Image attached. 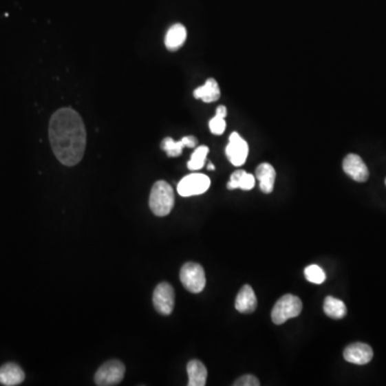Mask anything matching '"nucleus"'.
Wrapping results in <instances>:
<instances>
[{"label": "nucleus", "mask_w": 386, "mask_h": 386, "mask_svg": "<svg viewBox=\"0 0 386 386\" xmlns=\"http://www.w3.org/2000/svg\"><path fill=\"white\" fill-rule=\"evenodd\" d=\"M54 155L59 162L73 167L81 162L86 149V129L82 117L70 107L54 113L49 125Z\"/></svg>", "instance_id": "nucleus-1"}, {"label": "nucleus", "mask_w": 386, "mask_h": 386, "mask_svg": "<svg viewBox=\"0 0 386 386\" xmlns=\"http://www.w3.org/2000/svg\"><path fill=\"white\" fill-rule=\"evenodd\" d=\"M174 191L170 184L164 180L155 182L149 197V207L153 215L158 217L168 216L174 207Z\"/></svg>", "instance_id": "nucleus-2"}, {"label": "nucleus", "mask_w": 386, "mask_h": 386, "mask_svg": "<svg viewBox=\"0 0 386 386\" xmlns=\"http://www.w3.org/2000/svg\"><path fill=\"white\" fill-rule=\"evenodd\" d=\"M301 310H303V303L299 297L292 294L283 295L278 299L272 308V322L277 325L286 323L289 319L299 317Z\"/></svg>", "instance_id": "nucleus-3"}, {"label": "nucleus", "mask_w": 386, "mask_h": 386, "mask_svg": "<svg viewBox=\"0 0 386 386\" xmlns=\"http://www.w3.org/2000/svg\"><path fill=\"white\" fill-rule=\"evenodd\" d=\"M180 281L186 290L191 293H200L206 284L205 272L197 263H186L180 270Z\"/></svg>", "instance_id": "nucleus-4"}, {"label": "nucleus", "mask_w": 386, "mask_h": 386, "mask_svg": "<svg viewBox=\"0 0 386 386\" xmlns=\"http://www.w3.org/2000/svg\"><path fill=\"white\" fill-rule=\"evenodd\" d=\"M125 372L126 368L122 362L117 360L109 361L96 372V384L99 386L117 385L124 379Z\"/></svg>", "instance_id": "nucleus-5"}, {"label": "nucleus", "mask_w": 386, "mask_h": 386, "mask_svg": "<svg viewBox=\"0 0 386 386\" xmlns=\"http://www.w3.org/2000/svg\"><path fill=\"white\" fill-rule=\"evenodd\" d=\"M211 180L201 173H193L182 178L178 185V191L182 197L203 195L208 190Z\"/></svg>", "instance_id": "nucleus-6"}, {"label": "nucleus", "mask_w": 386, "mask_h": 386, "mask_svg": "<svg viewBox=\"0 0 386 386\" xmlns=\"http://www.w3.org/2000/svg\"><path fill=\"white\" fill-rule=\"evenodd\" d=\"M153 306L159 314L169 316L172 314L175 304V292L168 282H161L157 286L153 295Z\"/></svg>", "instance_id": "nucleus-7"}, {"label": "nucleus", "mask_w": 386, "mask_h": 386, "mask_svg": "<svg viewBox=\"0 0 386 386\" xmlns=\"http://www.w3.org/2000/svg\"><path fill=\"white\" fill-rule=\"evenodd\" d=\"M248 153H249V147L247 142L239 134L233 132L230 136L226 149V155L228 161L235 167H241L246 162Z\"/></svg>", "instance_id": "nucleus-8"}, {"label": "nucleus", "mask_w": 386, "mask_h": 386, "mask_svg": "<svg viewBox=\"0 0 386 386\" xmlns=\"http://www.w3.org/2000/svg\"><path fill=\"white\" fill-rule=\"evenodd\" d=\"M343 171L355 182H364L369 178V171L360 156L350 153L343 163Z\"/></svg>", "instance_id": "nucleus-9"}, {"label": "nucleus", "mask_w": 386, "mask_h": 386, "mask_svg": "<svg viewBox=\"0 0 386 386\" xmlns=\"http://www.w3.org/2000/svg\"><path fill=\"white\" fill-rule=\"evenodd\" d=\"M343 357L347 362L355 365H366L372 360L374 351L366 343H356L347 345L343 352Z\"/></svg>", "instance_id": "nucleus-10"}, {"label": "nucleus", "mask_w": 386, "mask_h": 386, "mask_svg": "<svg viewBox=\"0 0 386 386\" xmlns=\"http://www.w3.org/2000/svg\"><path fill=\"white\" fill-rule=\"evenodd\" d=\"M257 301L250 286H244L236 297L235 308L242 314H251L257 308Z\"/></svg>", "instance_id": "nucleus-11"}, {"label": "nucleus", "mask_w": 386, "mask_h": 386, "mask_svg": "<svg viewBox=\"0 0 386 386\" xmlns=\"http://www.w3.org/2000/svg\"><path fill=\"white\" fill-rule=\"evenodd\" d=\"M197 144V140L195 136H184L180 141L175 142L172 138H165L161 144L163 151L167 153L169 157H178L182 155L184 147H189L193 149Z\"/></svg>", "instance_id": "nucleus-12"}, {"label": "nucleus", "mask_w": 386, "mask_h": 386, "mask_svg": "<svg viewBox=\"0 0 386 386\" xmlns=\"http://www.w3.org/2000/svg\"><path fill=\"white\" fill-rule=\"evenodd\" d=\"M25 380V374L19 365L8 363L0 368V384L6 386L20 385Z\"/></svg>", "instance_id": "nucleus-13"}, {"label": "nucleus", "mask_w": 386, "mask_h": 386, "mask_svg": "<svg viewBox=\"0 0 386 386\" xmlns=\"http://www.w3.org/2000/svg\"><path fill=\"white\" fill-rule=\"evenodd\" d=\"M187 39V30L182 24H175L170 27L165 34V47L169 51L175 52L184 45Z\"/></svg>", "instance_id": "nucleus-14"}, {"label": "nucleus", "mask_w": 386, "mask_h": 386, "mask_svg": "<svg viewBox=\"0 0 386 386\" xmlns=\"http://www.w3.org/2000/svg\"><path fill=\"white\" fill-rule=\"evenodd\" d=\"M255 178L260 182V188L264 193H270L274 189L276 171L270 163H262L255 170Z\"/></svg>", "instance_id": "nucleus-15"}, {"label": "nucleus", "mask_w": 386, "mask_h": 386, "mask_svg": "<svg viewBox=\"0 0 386 386\" xmlns=\"http://www.w3.org/2000/svg\"><path fill=\"white\" fill-rule=\"evenodd\" d=\"M195 99H201L203 103H215L220 98V88L215 78H208L204 85L200 86L193 92Z\"/></svg>", "instance_id": "nucleus-16"}, {"label": "nucleus", "mask_w": 386, "mask_h": 386, "mask_svg": "<svg viewBox=\"0 0 386 386\" xmlns=\"http://www.w3.org/2000/svg\"><path fill=\"white\" fill-rule=\"evenodd\" d=\"M189 386H204L207 380V369L203 363L197 360H192L187 365Z\"/></svg>", "instance_id": "nucleus-17"}, {"label": "nucleus", "mask_w": 386, "mask_h": 386, "mask_svg": "<svg viewBox=\"0 0 386 386\" xmlns=\"http://www.w3.org/2000/svg\"><path fill=\"white\" fill-rule=\"evenodd\" d=\"M255 185V178L253 174H248L246 171L237 170L232 174L228 182V190L242 189L251 190Z\"/></svg>", "instance_id": "nucleus-18"}, {"label": "nucleus", "mask_w": 386, "mask_h": 386, "mask_svg": "<svg viewBox=\"0 0 386 386\" xmlns=\"http://www.w3.org/2000/svg\"><path fill=\"white\" fill-rule=\"evenodd\" d=\"M323 309L326 316L335 319V320L345 318V314H347V307H345V303L333 297H326L325 301H324Z\"/></svg>", "instance_id": "nucleus-19"}, {"label": "nucleus", "mask_w": 386, "mask_h": 386, "mask_svg": "<svg viewBox=\"0 0 386 386\" xmlns=\"http://www.w3.org/2000/svg\"><path fill=\"white\" fill-rule=\"evenodd\" d=\"M208 151L207 146H199L192 153L191 159L188 162V169L191 171L201 170L204 167Z\"/></svg>", "instance_id": "nucleus-20"}, {"label": "nucleus", "mask_w": 386, "mask_h": 386, "mask_svg": "<svg viewBox=\"0 0 386 386\" xmlns=\"http://www.w3.org/2000/svg\"><path fill=\"white\" fill-rule=\"evenodd\" d=\"M305 277L309 282L312 283H323L326 279V275L324 270L319 265H309L305 268Z\"/></svg>", "instance_id": "nucleus-21"}, {"label": "nucleus", "mask_w": 386, "mask_h": 386, "mask_svg": "<svg viewBox=\"0 0 386 386\" xmlns=\"http://www.w3.org/2000/svg\"><path fill=\"white\" fill-rule=\"evenodd\" d=\"M226 120L224 117L220 115H215L214 118L211 119L209 122V129H211V133L216 134V136H222L226 130Z\"/></svg>", "instance_id": "nucleus-22"}, {"label": "nucleus", "mask_w": 386, "mask_h": 386, "mask_svg": "<svg viewBox=\"0 0 386 386\" xmlns=\"http://www.w3.org/2000/svg\"><path fill=\"white\" fill-rule=\"evenodd\" d=\"M234 386H259L260 382L253 374H245L241 376L239 379L236 380L233 384Z\"/></svg>", "instance_id": "nucleus-23"}, {"label": "nucleus", "mask_w": 386, "mask_h": 386, "mask_svg": "<svg viewBox=\"0 0 386 386\" xmlns=\"http://www.w3.org/2000/svg\"><path fill=\"white\" fill-rule=\"evenodd\" d=\"M226 107L224 105H220V107H217L216 114L220 115V116L224 117L226 118Z\"/></svg>", "instance_id": "nucleus-24"}, {"label": "nucleus", "mask_w": 386, "mask_h": 386, "mask_svg": "<svg viewBox=\"0 0 386 386\" xmlns=\"http://www.w3.org/2000/svg\"><path fill=\"white\" fill-rule=\"evenodd\" d=\"M207 169H208V170L213 171L215 170V167L214 165L211 164V163H209L208 167H207Z\"/></svg>", "instance_id": "nucleus-25"}, {"label": "nucleus", "mask_w": 386, "mask_h": 386, "mask_svg": "<svg viewBox=\"0 0 386 386\" xmlns=\"http://www.w3.org/2000/svg\"><path fill=\"white\" fill-rule=\"evenodd\" d=\"M385 185H386V180H385Z\"/></svg>", "instance_id": "nucleus-26"}]
</instances>
